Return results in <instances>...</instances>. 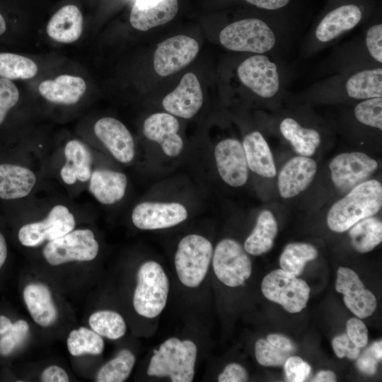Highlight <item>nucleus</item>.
I'll list each match as a JSON object with an SVG mask.
<instances>
[{
	"mask_svg": "<svg viewBox=\"0 0 382 382\" xmlns=\"http://www.w3.org/2000/svg\"><path fill=\"white\" fill-rule=\"evenodd\" d=\"M381 205V184L376 180L363 182L332 206L328 226L333 231L345 232L361 219L376 214Z\"/></svg>",
	"mask_w": 382,
	"mask_h": 382,
	"instance_id": "1",
	"label": "nucleus"
},
{
	"mask_svg": "<svg viewBox=\"0 0 382 382\" xmlns=\"http://www.w3.org/2000/svg\"><path fill=\"white\" fill-rule=\"evenodd\" d=\"M196 344L173 337L154 349L146 370L149 376L168 378L172 382H191L195 374Z\"/></svg>",
	"mask_w": 382,
	"mask_h": 382,
	"instance_id": "2",
	"label": "nucleus"
},
{
	"mask_svg": "<svg viewBox=\"0 0 382 382\" xmlns=\"http://www.w3.org/2000/svg\"><path fill=\"white\" fill-rule=\"evenodd\" d=\"M169 279L163 267L154 260L143 262L137 273L133 306L137 314L146 318L158 317L166 306Z\"/></svg>",
	"mask_w": 382,
	"mask_h": 382,
	"instance_id": "3",
	"label": "nucleus"
},
{
	"mask_svg": "<svg viewBox=\"0 0 382 382\" xmlns=\"http://www.w3.org/2000/svg\"><path fill=\"white\" fill-rule=\"evenodd\" d=\"M213 255L212 243L199 234H189L178 243L174 265L180 282L187 288L198 287L205 279Z\"/></svg>",
	"mask_w": 382,
	"mask_h": 382,
	"instance_id": "4",
	"label": "nucleus"
},
{
	"mask_svg": "<svg viewBox=\"0 0 382 382\" xmlns=\"http://www.w3.org/2000/svg\"><path fill=\"white\" fill-rule=\"evenodd\" d=\"M221 45L235 52L265 54L277 45L274 30L259 18H245L224 27L219 34Z\"/></svg>",
	"mask_w": 382,
	"mask_h": 382,
	"instance_id": "5",
	"label": "nucleus"
},
{
	"mask_svg": "<svg viewBox=\"0 0 382 382\" xmlns=\"http://www.w3.org/2000/svg\"><path fill=\"white\" fill-rule=\"evenodd\" d=\"M261 291L268 300L291 313L306 307L311 292L304 280L282 269L273 270L263 278Z\"/></svg>",
	"mask_w": 382,
	"mask_h": 382,
	"instance_id": "6",
	"label": "nucleus"
},
{
	"mask_svg": "<svg viewBox=\"0 0 382 382\" xmlns=\"http://www.w3.org/2000/svg\"><path fill=\"white\" fill-rule=\"evenodd\" d=\"M212 263L216 278L229 287L241 286L251 275L252 262L248 253L231 238H224L216 244Z\"/></svg>",
	"mask_w": 382,
	"mask_h": 382,
	"instance_id": "7",
	"label": "nucleus"
},
{
	"mask_svg": "<svg viewBox=\"0 0 382 382\" xmlns=\"http://www.w3.org/2000/svg\"><path fill=\"white\" fill-rule=\"evenodd\" d=\"M99 245L90 229L72 230L64 236L49 241L42 249V255L51 265L71 261H91L96 257Z\"/></svg>",
	"mask_w": 382,
	"mask_h": 382,
	"instance_id": "8",
	"label": "nucleus"
},
{
	"mask_svg": "<svg viewBox=\"0 0 382 382\" xmlns=\"http://www.w3.org/2000/svg\"><path fill=\"white\" fill-rule=\"evenodd\" d=\"M240 81L262 98H272L282 88V80L277 64L263 54L245 59L238 67Z\"/></svg>",
	"mask_w": 382,
	"mask_h": 382,
	"instance_id": "9",
	"label": "nucleus"
},
{
	"mask_svg": "<svg viewBox=\"0 0 382 382\" xmlns=\"http://www.w3.org/2000/svg\"><path fill=\"white\" fill-rule=\"evenodd\" d=\"M75 226V217L69 209L64 204H57L44 219L21 226L18 240L24 246L36 247L64 236L74 230Z\"/></svg>",
	"mask_w": 382,
	"mask_h": 382,
	"instance_id": "10",
	"label": "nucleus"
},
{
	"mask_svg": "<svg viewBox=\"0 0 382 382\" xmlns=\"http://www.w3.org/2000/svg\"><path fill=\"white\" fill-rule=\"evenodd\" d=\"M199 47L191 37L178 35L158 44L154 55L155 71L161 76L175 73L191 63Z\"/></svg>",
	"mask_w": 382,
	"mask_h": 382,
	"instance_id": "11",
	"label": "nucleus"
},
{
	"mask_svg": "<svg viewBox=\"0 0 382 382\" xmlns=\"http://www.w3.org/2000/svg\"><path fill=\"white\" fill-rule=\"evenodd\" d=\"M329 167L332 182L345 192L367 179L377 169L378 163L362 152L342 153L332 158Z\"/></svg>",
	"mask_w": 382,
	"mask_h": 382,
	"instance_id": "12",
	"label": "nucleus"
},
{
	"mask_svg": "<svg viewBox=\"0 0 382 382\" xmlns=\"http://www.w3.org/2000/svg\"><path fill=\"white\" fill-rule=\"evenodd\" d=\"M187 217L185 206L178 202H144L134 207L133 224L141 230H156L175 226Z\"/></svg>",
	"mask_w": 382,
	"mask_h": 382,
	"instance_id": "13",
	"label": "nucleus"
},
{
	"mask_svg": "<svg viewBox=\"0 0 382 382\" xmlns=\"http://www.w3.org/2000/svg\"><path fill=\"white\" fill-rule=\"evenodd\" d=\"M335 289L344 294V303L359 318L371 316L377 307L374 294L367 289L352 270L340 267L337 272Z\"/></svg>",
	"mask_w": 382,
	"mask_h": 382,
	"instance_id": "14",
	"label": "nucleus"
},
{
	"mask_svg": "<svg viewBox=\"0 0 382 382\" xmlns=\"http://www.w3.org/2000/svg\"><path fill=\"white\" fill-rule=\"evenodd\" d=\"M217 170L222 180L234 187L244 185L248 178V166L243 144L236 139L219 141L214 149Z\"/></svg>",
	"mask_w": 382,
	"mask_h": 382,
	"instance_id": "15",
	"label": "nucleus"
},
{
	"mask_svg": "<svg viewBox=\"0 0 382 382\" xmlns=\"http://www.w3.org/2000/svg\"><path fill=\"white\" fill-rule=\"evenodd\" d=\"M93 129L96 136L117 161L128 163L134 159L133 137L120 120L110 117H102L95 123Z\"/></svg>",
	"mask_w": 382,
	"mask_h": 382,
	"instance_id": "16",
	"label": "nucleus"
},
{
	"mask_svg": "<svg viewBox=\"0 0 382 382\" xmlns=\"http://www.w3.org/2000/svg\"><path fill=\"white\" fill-rule=\"evenodd\" d=\"M203 103V94L195 74L189 72L181 79L178 86L166 96L162 101L170 114L185 119L192 117Z\"/></svg>",
	"mask_w": 382,
	"mask_h": 382,
	"instance_id": "17",
	"label": "nucleus"
},
{
	"mask_svg": "<svg viewBox=\"0 0 382 382\" xmlns=\"http://www.w3.org/2000/svg\"><path fill=\"white\" fill-rule=\"evenodd\" d=\"M362 19V11L356 4H344L330 11L313 31L318 45L327 44L355 28Z\"/></svg>",
	"mask_w": 382,
	"mask_h": 382,
	"instance_id": "18",
	"label": "nucleus"
},
{
	"mask_svg": "<svg viewBox=\"0 0 382 382\" xmlns=\"http://www.w3.org/2000/svg\"><path fill=\"white\" fill-rule=\"evenodd\" d=\"M179 123L170 113L158 112L150 115L144 122L143 131L147 139L158 143L170 157L178 156L183 148V141L178 134Z\"/></svg>",
	"mask_w": 382,
	"mask_h": 382,
	"instance_id": "19",
	"label": "nucleus"
},
{
	"mask_svg": "<svg viewBox=\"0 0 382 382\" xmlns=\"http://www.w3.org/2000/svg\"><path fill=\"white\" fill-rule=\"evenodd\" d=\"M133 1L129 21L133 28L141 31L170 21L178 11V0Z\"/></svg>",
	"mask_w": 382,
	"mask_h": 382,
	"instance_id": "20",
	"label": "nucleus"
},
{
	"mask_svg": "<svg viewBox=\"0 0 382 382\" xmlns=\"http://www.w3.org/2000/svg\"><path fill=\"white\" fill-rule=\"evenodd\" d=\"M317 170L314 160L297 156L289 160L282 168L278 187L283 198H291L305 190L312 182Z\"/></svg>",
	"mask_w": 382,
	"mask_h": 382,
	"instance_id": "21",
	"label": "nucleus"
},
{
	"mask_svg": "<svg viewBox=\"0 0 382 382\" xmlns=\"http://www.w3.org/2000/svg\"><path fill=\"white\" fill-rule=\"evenodd\" d=\"M65 161L60 169V178L68 185L77 182H88L91 175L92 156L88 147L81 141L71 139L64 149Z\"/></svg>",
	"mask_w": 382,
	"mask_h": 382,
	"instance_id": "22",
	"label": "nucleus"
},
{
	"mask_svg": "<svg viewBox=\"0 0 382 382\" xmlns=\"http://www.w3.org/2000/svg\"><path fill=\"white\" fill-rule=\"evenodd\" d=\"M37 177L29 168L14 163H0V199H18L30 194Z\"/></svg>",
	"mask_w": 382,
	"mask_h": 382,
	"instance_id": "23",
	"label": "nucleus"
},
{
	"mask_svg": "<svg viewBox=\"0 0 382 382\" xmlns=\"http://www.w3.org/2000/svg\"><path fill=\"white\" fill-rule=\"evenodd\" d=\"M127 178L123 173L109 169L93 170L88 190L95 199L105 205L115 204L125 195Z\"/></svg>",
	"mask_w": 382,
	"mask_h": 382,
	"instance_id": "24",
	"label": "nucleus"
},
{
	"mask_svg": "<svg viewBox=\"0 0 382 382\" xmlns=\"http://www.w3.org/2000/svg\"><path fill=\"white\" fill-rule=\"evenodd\" d=\"M86 89L84 80L76 76L60 75L54 80H45L38 87L40 95L47 101L62 105L76 103Z\"/></svg>",
	"mask_w": 382,
	"mask_h": 382,
	"instance_id": "25",
	"label": "nucleus"
},
{
	"mask_svg": "<svg viewBox=\"0 0 382 382\" xmlns=\"http://www.w3.org/2000/svg\"><path fill=\"white\" fill-rule=\"evenodd\" d=\"M23 299L34 321L48 327L56 321L58 313L49 288L41 283L27 285L23 290Z\"/></svg>",
	"mask_w": 382,
	"mask_h": 382,
	"instance_id": "26",
	"label": "nucleus"
},
{
	"mask_svg": "<svg viewBox=\"0 0 382 382\" xmlns=\"http://www.w3.org/2000/svg\"><path fill=\"white\" fill-rule=\"evenodd\" d=\"M83 16L74 5H66L58 10L50 19L47 33L54 40L62 43L76 41L82 34Z\"/></svg>",
	"mask_w": 382,
	"mask_h": 382,
	"instance_id": "27",
	"label": "nucleus"
},
{
	"mask_svg": "<svg viewBox=\"0 0 382 382\" xmlns=\"http://www.w3.org/2000/svg\"><path fill=\"white\" fill-rule=\"evenodd\" d=\"M248 168L265 178H273L276 168L270 149L257 131L247 134L243 142Z\"/></svg>",
	"mask_w": 382,
	"mask_h": 382,
	"instance_id": "28",
	"label": "nucleus"
},
{
	"mask_svg": "<svg viewBox=\"0 0 382 382\" xmlns=\"http://www.w3.org/2000/svg\"><path fill=\"white\" fill-rule=\"evenodd\" d=\"M277 230V223L272 213L268 210L262 211L257 217L254 229L244 243L245 250L253 255L268 252L273 245Z\"/></svg>",
	"mask_w": 382,
	"mask_h": 382,
	"instance_id": "29",
	"label": "nucleus"
},
{
	"mask_svg": "<svg viewBox=\"0 0 382 382\" xmlns=\"http://www.w3.org/2000/svg\"><path fill=\"white\" fill-rule=\"evenodd\" d=\"M279 129L294 150L303 156H312L320 143V136L317 130L302 127L292 117L284 118L280 123Z\"/></svg>",
	"mask_w": 382,
	"mask_h": 382,
	"instance_id": "30",
	"label": "nucleus"
},
{
	"mask_svg": "<svg viewBox=\"0 0 382 382\" xmlns=\"http://www.w3.org/2000/svg\"><path fill=\"white\" fill-rule=\"evenodd\" d=\"M350 228L351 243L359 253H368L381 243L382 223L376 217L364 218Z\"/></svg>",
	"mask_w": 382,
	"mask_h": 382,
	"instance_id": "31",
	"label": "nucleus"
},
{
	"mask_svg": "<svg viewBox=\"0 0 382 382\" xmlns=\"http://www.w3.org/2000/svg\"><path fill=\"white\" fill-rule=\"evenodd\" d=\"M318 256L316 248L308 243H292L284 249L280 258L281 269L298 277L303 271L306 264Z\"/></svg>",
	"mask_w": 382,
	"mask_h": 382,
	"instance_id": "32",
	"label": "nucleus"
},
{
	"mask_svg": "<svg viewBox=\"0 0 382 382\" xmlns=\"http://www.w3.org/2000/svg\"><path fill=\"white\" fill-rule=\"evenodd\" d=\"M135 356L129 349H122L98 371L97 382H123L130 375L135 364Z\"/></svg>",
	"mask_w": 382,
	"mask_h": 382,
	"instance_id": "33",
	"label": "nucleus"
},
{
	"mask_svg": "<svg viewBox=\"0 0 382 382\" xmlns=\"http://www.w3.org/2000/svg\"><path fill=\"white\" fill-rule=\"evenodd\" d=\"M88 323L93 331L110 340L121 338L127 330L123 317L113 311H96L90 316Z\"/></svg>",
	"mask_w": 382,
	"mask_h": 382,
	"instance_id": "34",
	"label": "nucleus"
},
{
	"mask_svg": "<svg viewBox=\"0 0 382 382\" xmlns=\"http://www.w3.org/2000/svg\"><path fill=\"white\" fill-rule=\"evenodd\" d=\"M67 347L73 356L85 354H100L104 349L102 337L93 330L81 327L70 332L67 338Z\"/></svg>",
	"mask_w": 382,
	"mask_h": 382,
	"instance_id": "35",
	"label": "nucleus"
},
{
	"mask_svg": "<svg viewBox=\"0 0 382 382\" xmlns=\"http://www.w3.org/2000/svg\"><path fill=\"white\" fill-rule=\"evenodd\" d=\"M38 71L32 59L13 53H0V76L7 79H28Z\"/></svg>",
	"mask_w": 382,
	"mask_h": 382,
	"instance_id": "36",
	"label": "nucleus"
},
{
	"mask_svg": "<svg viewBox=\"0 0 382 382\" xmlns=\"http://www.w3.org/2000/svg\"><path fill=\"white\" fill-rule=\"evenodd\" d=\"M354 116L360 123L382 129V97L371 98L361 100L356 105Z\"/></svg>",
	"mask_w": 382,
	"mask_h": 382,
	"instance_id": "37",
	"label": "nucleus"
},
{
	"mask_svg": "<svg viewBox=\"0 0 382 382\" xmlns=\"http://www.w3.org/2000/svg\"><path fill=\"white\" fill-rule=\"evenodd\" d=\"M289 354L279 349L265 339H259L255 344L256 360L263 366H282Z\"/></svg>",
	"mask_w": 382,
	"mask_h": 382,
	"instance_id": "38",
	"label": "nucleus"
},
{
	"mask_svg": "<svg viewBox=\"0 0 382 382\" xmlns=\"http://www.w3.org/2000/svg\"><path fill=\"white\" fill-rule=\"evenodd\" d=\"M29 332V325L23 320L16 321L11 329L0 340V354L6 356L10 354L25 340Z\"/></svg>",
	"mask_w": 382,
	"mask_h": 382,
	"instance_id": "39",
	"label": "nucleus"
},
{
	"mask_svg": "<svg viewBox=\"0 0 382 382\" xmlns=\"http://www.w3.org/2000/svg\"><path fill=\"white\" fill-rule=\"evenodd\" d=\"M19 99V91L16 86L9 79L0 78V125L2 124L8 111Z\"/></svg>",
	"mask_w": 382,
	"mask_h": 382,
	"instance_id": "40",
	"label": "nucleus"
},
{
	"mask_svg": "<svg viewBox=\"0 0 382 382\" xmlns=\"http://www.w3.org/2000/svg\"><path fill=\"white\" fill-rule=\"evenodd\" d=\"M364 45L370 58L381 66L382 63V25L374 24L370 26L365 33Z\"/></svg>",
	"mask_w": 382,
	"mask_h": 382,
	"instance_id": "41",
	"label": "nucleus"
},
{
	"mask_svg": "<svg viewBox=\"0 0 382 382\" xmlns=\"http://www.w3.org/2000/svg\"><path fill=\"white\" fill-rule=\"evenodd\" d=\"M357 361V368L366 375H374L377 369V364L382 358V341L372 344Z\"/></svg>",
	"mask_w": 382,
	"mask_h": 382,
	"instance_id": "42",
	"label": "nucleus"
},
{
	"mask_svg": "<svg viewBox=\"0 0 382 382\" xmlns=\"http://www.w3.org/2000/svg\"><path fill=\"white\" fill-rule=\"evenodd\" d=\"M289 381H304L311 373L310 365L297 356L288 357L284 364Z\"/></svg>",
	"mask_w": 382,
	"mask_h": 382,
	"instance_id": "43",
	"label": "nucleus"
},
{
	"mask_svg": "<svg viewBox=\"0 0 382 382\" xmlns=\"http://www.w3.org/2000/svg\"><path fill=\"white\" fill-rule=\"evenodd\" d=\"M335 354L339 358L347 357L349 359H357L360 354V348L357 347L347 334L335 337L332 341Z\"/></svg>",
	"mask_w": 382,
	"mask_h": 382,
	"instance_id": "44",
	"label": "nucleus"
},
{
	"mask_svg": "<svg viewBox=\"0 0 382 382\" xmlns=\"http://www.w3.org/2000/svg\"><path fill=\"white\" fill-rule=\"evenodd\" d=\"M346 328L348 337L357 347L361 348L367 345L368 330L360 319L350 318L347 322Z\"/></svg>",
	"mask_w": 382,
	"mask_h": 382,
	"instance_id": "45",
	"label": "nucleus"
},
{
	"mask_svg": "<svg viewBox=\"0 0 382 382\" xmlns=\"http://www.w3.org/2000/svg\"><path fill=\"white\" fill-rule=\"evenodd\" d=\"M217 380L219 382H245L248 380V374L243 366L231 363L226 366Z\"/></svg>",
	"mask_w": 382,
	"mask_h": 382,
	"instance_id": "46",
	"label": "nucleus"
},
{
	"mask_svg": "<svg viewBox=\"0 0 382 382\" xmlns=\"http://www.w3.org/2000/svg\"><path fill=\"white\" fill-rule=\"evenodd\" d=\"M40 381L42 382H68L69 378L62 368L53 365L47 367L42 371Z\"/></svg>",
	"mask_w": 382,
	"mask_h": 382,
	"instance_id": "47",
	"label": "nucleus"
},
{
	"mask_svg": "<svg viewBox=\"0 0 382 382\" xmlns=\"http://www.w3.org/2000/svg\"><path fill=\"white\" fill-rule=\"evenodd\" d=\"M267 340L279 349L289 354L295 351L296 348L293 342L286 337L279 334H270Z\"/></svg>",
	"mask_w": 382,
	"mask_h": 382,
	"instance_id": "48",
	"label": "nucleus"
},
{
	"mask_svg": "<svg viewBox=\"0 0 382 382\" xmlns=\"http://www.w3.org/2000/svg\"><path fill=\"white\" fill-rule=\"evenodd\" d=\"M248 3L266 10H277L286 6L289 0H245Z\"/></svg>",
	"mask_w": 382,
	"mask_h": 382,
	"instance_id": "49",
	"label": "nucleus"
},
{
	"mask_svg": "<svg viewBox=\"0 0 382 382\" xmlns=\"http://www.w3.org/2000/svg\"><path fill=\"white\" fill-rule=\"evenodd\" d=\"M336 381L335 373L329 370L319 371L312 380L314 382H334Z\"/></svg>",
	"mask_w": 382,
	"mask_h": 382,
	"instance_id": "50",
	"label": "nucleus"
},
{
	"mask_svg": "<svg viewBox=\"0 0 382 382\" xmlns=\"http://www.w3.org/2000/svg\"><path fill=\"white\" fill-rule=\"evenodd\" d=\"M7 257V244L4 236L0 232V268L4 264Z\"/></svg>",
	"mask_w": 382,
	"mask_h": 382,
	"instance_id": "51",
	"label": "nucleus"
},
{
	"mask_svg": "<svg viewBox=\"0 0 382 382\" xmlns=\"http://www.w3.org/2000/svg\"><path fill=\"white\" fill-rule=\"evenodd\" d=\"M13 323L9 318L0 316V335L7 333L12 328Z\"/></svg>",
	"mask_w": 382,
	"mask_h": 382,
	"instance_id": "52",
	"label": "nucleus"
},
{
	"mask_svg": "<svg viewBox=\"0 0 382 382\" xmlns=\"http://www.w3.org/2000/svg\"><path fill=\"white\" fill-rule=\"evenodd\" d=\"M6 29V25L4 18L0 13V35H2Z\"/></svg>",
	"mask_w": 382,
	"mask_h": 382,
	"instance_id": "53",
	"label": "nucleus"
}]
</instances>
